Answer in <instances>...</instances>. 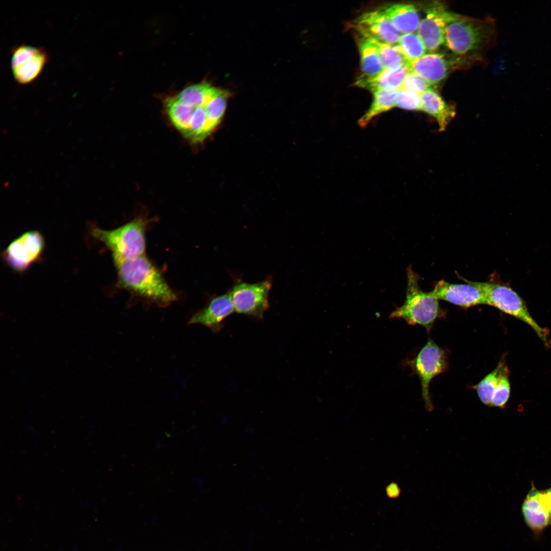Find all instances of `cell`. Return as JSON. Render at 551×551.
I'll list each match as a JSON object with an SVG mask.
<instances>
[{
	"label": "cell",
	"mask_w": 551,
	"mask_h": 551,
	"mask_svg": "<svg viewBox=\"0 0 551 551\" xmlns=\"http://www.w3.org/2000/svg\"><path fill=\"white\" fill-rule=\"evenodd\" d=\"M409 67L431 85L438 84L448 76L451 64L445 55L438 53L424 54L412 62Z\"/></svg>",
	"instance_id": "cell-14"
},
{
	"label": "cell",
	"mask_w": 551,
	"mask_h": 551,
	"mask_svg": "<svg viewBox=\"0 0 551 551\" xmlns=\"http://www.w3.org/2000/svg\"><path fill=\"white\" fill-rule=\"evenodd\" d=\"M410 364L419 378L425 408L428 411H431L433 406L429 392L430 383L435 377L446 370L447 367L446 354L443 348L430 338Z\"/></svg>",
	"instance_id": "cell-6"
},
{
	"label": "cell",
	"mask_w": 551,
	"mask_h": 551,
	"mask_svg": "<svg viewBox=\"0 0 551 551\" xmlns=\"http://www.w3.org/2000/svg\"><path fill=\"white\" fill-rule=\"evenodd\" d=\"M272 284L270 276L254 283L234 278L233 286L229 291L235 312L254 319H263L269 308L268 298Z\"/></svg>",
	"instance_id": "cell-5"
},
{
	"label": "cell",
	"mask_w": 551,
	"mask_h": 551,
	"mask_svg": "<svg viewBox=\"0 0 551 551\" xmlns=\"http://www.w3.org/2000/svg\"><path fill=\"white\" fill-rule=\"evenodd\" d=\"M387 493L389 497L392 498L397 497L399 495L400 489L396 484H392L388 486Z\"/></svg>",
	"instance_id": "cell-28"
},
{
	"label": "cell",
	"mask_w": 551,
	"mask_h": 551,
	"mask_svg": "<svg viewBox=\"0 0 551 551\" xmlns=\"http://www.w3.org/2000/svg\"><path fill=\"white\" fill-rule=\"evenodd\" d=\"M114 262L119 286L161 307L177 300V294L144 255Z\"/></svg>",
	"instance_id": "cell-1"
},
{
	"label": "cell",
	"mask_w": 551,
	"mask_h": 551,
	"mask_svg": "<svg viewBox=\"0 0 551 551\" xmlns=\"http://www.w3.org/2000/svg\"><path fill=\"white\" fill-rule=\"evenodd\" d=\"M483 39L482 26L461 16L447 26L444 42L452 52L461 55L477 49Z\"/></svg>",
	"instance_id": "cell-9"
},
{
	"label": "cell",
	"mask_w": 551,
	"mask_h": 551,
	"mask_svg": "<svg viewBox=\"0 0 551 551\" xmlns=\"http://www.w3.org/2000/svg\"><path fill=\"white\" fill-rule=\"evenodd\" d=\"M48 60L44 48L23 47L16 52L11 63L13 76L20 84L32 83L40 75Z\"/></svg>",
	"instance_id": "cell-10"
},
{
	"label": "cell",
	"mask_w": 551,
	"mask_h": 551,
	"mask_svg": "<svg viewBox=\"0 0 551 551\" xmlns=\"http://www.w3.org/2000/svg\"><path fill=\"white\" fill-rule=\"evenodd\" d=\"M369 39L376 45L384 68L396 69L403 66H409L410 62L397 44H389L372 39Z\"/></svg>",
	"instance_id": "cell-21"
},
{
	"label": "cell",
	"mask_w": 551,
	"mask_h": 551,
	"mask_svg": "<svg viewBox=\"0 0 551 551\" xmlns=\"http://www.w3.org/2000/svg\"><path fill=\"white\" fill-rule=\"evenodd\" d=\"M399 33L407 34L418 30L419 16L416 7L410 4L399 3L381 9Z\"/></svg>",
	"instance_id": "cell-17"
},
{
	"label": "cell",
	"mask_w": 551,
	"mask_h": 551,
	"mask_svg": "<svg viewBox=\"0 0 551 551\" xmlns=\"http://www.w3.org/2000/svg\"><path fill=\"white\" fill-rule=\"evenodd\" d=\"M407 286L404 304L393 311L390 317L400 318L411 325L419 324L428 331L441 315L438 299L431 291L421 290L419 277L410 266L407 270Z\"/></svg>",
	"instance_id": "cell-2"
},
{
	"label": "cell",
	"mask_w": 551,
	"mask_h": 551,
	"mask_svg": "<svg viewBox=\"0 0 551 551\" xmlns=\"http://www.w3.org/2000/svg\"><path fill=\"white\" fill-rule=\"evenodd\" d=\"M235 312L230 292L212 297L206 305L196 311L188 321L189 325L198 324L209 329L213 333L219 332L226 319Z\"/></svg>",
	"instance_id": "cell-12"
},
{
	"label": "cell",
	"mask_w": 551,
	"mask_h": 551,
	"mask_svg": "<svg viewBox=\"0 0 551 551\" xmlns=\"http://www.w3.org/2000/svg\"><path fill=\"white\" fill-rule=\"evenodd\" d=\"M431 85L422 77L410 70L406 76L400 89L420 94L429 88Z\"/></svg>",
	"instance_id": "cell-26"
},
{
	"label": "cell",
	"mask_w": 551,
	"mask_h": 551,
	"mask_svg": "<svg viewBox=\"0 0 551 551\" xmlns=\"http://www.w3.org/2000/svg\"><path fill=\"white\" fill-rule=\"evenodd\" d=\"M479 288L485 296L487 305L520 320L535 332L545 347L550 345L549 332L532 317L520 295L511 287L494 282H473L464 279Z\"/></svg>",
	"instance_id": "cell-4"
},
{
	"label": "cell",
	"mask_w": 551,
	"mask_h": 551,
	"mask_svg": "<svg viewBox=\"0 0 551 551\" xmlns=\"http://www.w3.org/2000/svg\"><path fill=\"white\" fill-rule=\"evenodd\" d=\"M523 516L527 525L535 531H540L550 524L549 514L542 491L532 486L522 506Z\"/></svg>",
	"instance_id": "cell-16"
},
{
	"label": "cell",
	"mask_w": 551,
	"mask_h": 551,
	"mask_svg": "<svg viewBox=\"0 0 551 551\" xmlns=\"http://www.w3.org/2000/svg\"><path fill=\"white\" fill-rule=\"evenodd\" d=\"M505 364L500 361L496 368L486 375L475 386L478 396L485 405L491 406L500 371Z\"/></svg>",
	"instance_id": "cell-22"
},
{
	"label": "cell",
	"mask_w": 551,
	"mask_h": 551,
	"mask_svg": "<svg viewBox=\"0 0 551 551\" xmlns=\"http://www.w3.org/2000/svg\"><path fill=\"white\" fill-rule=\"evenodd\" d=\"M425 17L419 23L417 34L427 51H436L445 41L447 26L461 16L449 12L438 2L429 4L425 9Z\"/></svg>",
	"instance_id": "cell-8"
},
{
	"label": "cell",
	"mask_w": 551,
	"mask_h": 551,
	"mask_svg": "<svg viewBox=\"0 0 551 551\" xmlns=\"http://www.w3.org/2000/svg\"><path fill=\"white\" fill-rule=\"evenodd\" d=\"M409 66L396 69H384L378 75L368 79L358 78L355 85L371 90H394L401 88L403 82L410 72Z\"/></svg>",
	"instance_id": "cell-18"
},
{
	"label": "cell",
	"mask_w": 551,
	"mask_h": 551,
	"mask_svg": "<svg viewBox=\"0 0 551 551\" xmlns=\"http://www.w3.org/2000/svg\"><path fill=\"white\" fill-rule=\"evenodd\" d=\"M466 284H456L440 280L431 291L439 300L447 301L454 305L470 307L479 305H487L483 293L477 287L463 279Z\"/></svg>",
	"instance_id": "cell-13"
},
{
	"label": "cell",
	"mask_w": 551,
	"mask_h": 551,
	"mask_svg": "<svg viewBox=\"0 0 551 551\" xmlns=\"http://www.w3.org/2000/svg\"><path fill=\"white\" fill-rule=\"evenodd\" d=\"M542 492L545 504L549 512L550 524H551V488L545 491H542Z\"/></svg>",
	"instance_id": "cell-27"
},
{
	"label": "cell",
	"mask_w": 551,
	"mask_h": 551,
	"mask_svg": "<svg viewBox=\"0 0 551 551\" xmlns=\"http://www.w3.org/2000/svg\"><path fill=\"white\" fill-rule=\"evenodd\" d=\"M509 370L504 364L493 396L491 406L503 408L509 400L511 387L509 381Z\"/></svg>",
	"instance_id": "cell-24"
},
{
	"label": "cell",
	"mask_w": 551,
	"mask_h": 551,
	"mask_svg": "<svg viewBox=\"0 0 551 551\" xmlns=\"http://www.w3.org/2000/svg\"><path fill=\"white\" fill-rule=\"evenodd\" d=\"M359 46L362 71L359 78H371L380 74L384 67L375 44L371 40L361 36Z\"/></svg>",
	"instance_id": "cell-19"
},
{
	"label": "cell",
	"mask_w": 551,
	"mask_h": 551,
	"mask_svg": "<svg viewBox=\"0 0 551 551\" xmlns=\"http://www.w3.org/2000/svg\"><path fill=\"white\" fill-rule=\"evenodd\" d=\"M399 90H381L373 92V101L371 106L358 120L360 127H366L374 118L395 107Z\"/></svg>",
	"instance_id": "cell-20"
},
{
	"label": "cell",
	"mask_w": 551,
	"mask_h": 551,
	"mask_svg": "<svg viewBox=\"0 0 551 551\" xmlns=\"http://www.w3.org/2000/svg\"><path fill=\"white\" fill-rule=\"evenodd\" d=\"M44 246V239L40 232L27 231L9 244L4 252L3 257L12 269L22 272L41 257Z\"/></svg>",
	"instance_id": "cell-7"
},
{
	"label": "cell",
	"mask_w": 551,
	"mask_h": 551,
	"mask_svg": "<svg viewBox=\"0 0 551 551\" xmlns=\"http://www.w3.org/2000/svg\"><path fill=\"white\" fill-rule=\"evenodd\" d=\"M395 107L406 110H420V94L400 89L396 97Z\"/></svg>",
	"instance_id": "cell-25"
},
{
	"label": "cell",
	"mask_w": 551,
	"mask_h": 551,
	"mask_svg": "<svg viewBox=\"0 0 551 551\" xmlns=\"http://www.w3.org/2000/svg\"><path fill=\"white\" fill-rule=\"evenodd\" d=\"M397 45L410 63L427 51L418 35L414 33L402 35Z\"/></svg>",
	"instance_id": "cell-23"
},
{
	"label": "cell",
	"mask_w": 551,
	"mask_h": 551,
	"mask_svg": "<svg viewBox=\"0 0 551 551\" xmlns=\"http://www.w3.org/2000/svg\"><path fill=\"white\" fill-rule=\"evenodd\" d=\"M355 26L361 36L382 43L397 44L402 36L381 9L362 14Z\"/></svg>",
	"instance_id": "cell-11"
},
{
	"label": "cell",
	"mask_w": 551,
	"mask_h": 551,
	"mask_svg": "<svg viewBox=\"0 0 551 551\" xmlns=\"http://www.w3.org/2000/svg\"><path fill=\"white\" fill-rule=\"evenodd\" d=\"M420 110L437 121L439 132L444 131L456 115L455 107L447 103L435 89L429 88L420 94Z\"/></svg>",
	"instance_id": "cell-15"
},
{
	"label": "cell",
	"mask_w": 551,
	"mask_h": 551,
	"mask_svg": "<svg viewBox=\"0 0 551 551\" xmlns=\"http://www.w3.org/2000/svg\"><path fill=\"white\" fill-rule=\"evenodd\" d=\"M147 223V220L137 217L112 230L94 228L91 234L111 251L114 261L133 258L144 254Z\"/></svg>",
	"instance_id": "cell-3"
}]
</instances>
